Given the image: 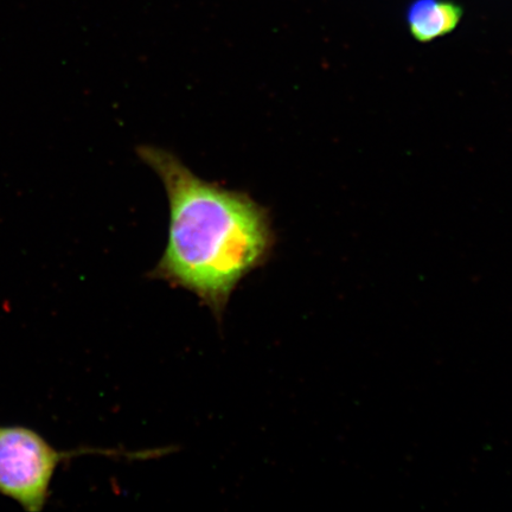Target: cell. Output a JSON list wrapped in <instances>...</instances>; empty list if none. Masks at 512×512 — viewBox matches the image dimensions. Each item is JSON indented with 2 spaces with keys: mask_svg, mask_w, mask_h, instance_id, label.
Instances as JSON below:
<instances>
[{
  "mask_svg": "<svg viewBox=\"0 0 512 512\" xmlns=\"http://www.w3.org/2000/svg\"><path fill=\"white\" fill-rule=\"evenodd\" d=\"M139 155L162 179L170 204L168 245L153 275L222 315L235 287L270 255L266 210L243 192L203 181L169 152L145 146Z\"/></svg>",
  "mask_w": 512,
  "mask_h": 512,
  "instance_id": "1",
  "label": "cell"
},
{
  "mask_svg": "<svg viewBox=\"0 0 512 512\" xmlns=\"http://www.w3.org/2000/svg\"><path fill=\"white\" fill-rule=\"evenodd\" d=\"M94 450L60 451L40 433L24 426L0 425V495L27 512L47 507L59 466Z\"/></svg>",
  "mask_w": 512,
  "mask_h": 512,
  "instance_id": "2",
  "label": "cell"
},
{
  "mask_svg": "<svg viewBox=\"0 0 512 512\" xmlns=\"http://www.w3.org/2000/svg\"><path fill=\"white\" fill-rule=\"evenodd\" d=\"M462 16V8L450 0H415L409 6L407 22L415 40L428 43L450 34Z\"/></svg>",
  "mask_w": 512,
  "mask_h": 512,
  "instance_id": "3",
  "label": "cell"
}]
</instances>
